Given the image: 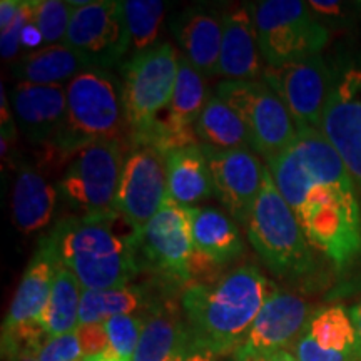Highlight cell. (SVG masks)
<instances>
[{"label":"cell","instance_id":"29","mask_svg":"<svg viewBox=\"0 0 361 361\" xmlns=\"http://www.w3.org/2000/svg\"><path fill=\"white\" fill-rule=\"evenodd\" d=\"M146 306V296L139 286L111 288V290H82L79 326L106 323L121 314H133Z\"/></svg>","mask_w":361,"mask_h":361},{"label":"cell","instance_id":"36","mask_svg":"<svg viewBox=\"0 0 361 361\" xmlns=\"http://www.w3.org/2000/svg\"><path fill=\"white\" fill-rule=\"evenodd\" d=\"M22 0H2L0 2V30H6L20 11Z\"/></svg>","mask_w":361,"mask_h":361},{"label":"cell","instance_id":"38","mask_svg":"<svg viewBox=\"0 0 361 361\" xmlns=\"http://www.w3.org/2000/svg\"><path fill=\"white\" fill-rule=\"evenodd\" d=\"M40 348L42 345H32V346H24V348L17 350L16 353L11 355L7 361H40Z\"/></svg>","mask_w":361,"mask_h":361},{"label":"cell","instance_id":"9","mask_svg":"<svg viewBox=\"0 0 361 361\" xmlns=\"http://www.w3.org/2000/svg\"><path fill=\"white\" fill-rule=\"evenodd\" d=\"M121 141L90 142L72 156L62 176V197L80 214L107 213L114 209L124 169Z\"/></svg>","mask_w":361,"mask_h":361},{"label":"cell","instance_id":"30","mask_svg":"<svg viewBox=\"0 0 361 361\" xmlns=\"http://www.w3.org/2000/svg\"><path fill=\"white\" fill-rule=\"evenodd\" d=\"M124 17L134 54L156 45L162 19L164 2L161 0H126Z\"/></svg>","mask_w":361,"mask_h":361},{"label":"cell","instance_id":"31","mask_svg":"<svg viewBox=\"0 0 361 361\" xmlns=\"http://www.w3.org/2000/svg\"><path fill=\"white\" fill-rule=\"evenodd\" d=\"M144 316L137 314H121L107 319L104 323L109 338V351H112L121 361H133L139 340L146 326Z\"/></svg>","mask_w":361,"mask_h":361},{"label":"cell","instance_id":"5","mask_svg":"<svg viewBox=\"0 0 361 361\" xmlns=\"http://www.w3.org/2000/svg\"><path fill=\"white\" fill-rule=\"evenodd\" d=\"M247 238L263 263L279 276L301 274L313 264L303 228L295 211L278 191L268 166L247 224Z\"/></svg>","mask_w":361,"mask_h":361},{"label":"cell","instance_id":"22","mask_svg":"<svg viewBox=\"0 0 361 361\" xmlns=\"http://www.w3.org/2000/svg\"><path fill=\"white\" fill-rule=\"evenodd\" d=\"M202 351L197 348L186 319L171 305L161 306L146 319L133 361H173Z\"/></svg>","mask_w":361,"mask_h":361},{"label":"cell","instance_id":"41","mask_svg":"<svg viewBox=\"0 0 361 361\" xmlns=\"http://www.w3.org/2000/svg\"><path fill=\"white\" fill-rule=\"evenodd\" d=\"M268 361H298L296 356L288 350H281L278 353L268 356Z\"/></svg>","mask_w":361,"mask_h":361},{"label":"cell","instance_id":"40","mask_svg":"<svg viewBox=\"0 0 361 361\" xmlns=\"http://www.w3.org/2000/svg\"><path fill=\"white\" fill-rule=\"evenodd\" d=\"M214 356L211 353H206V351H196V353L180 356V358H176L173 361H213Z\"/></svg>","mask_w":361,"mask_h":361},{"label":"cell","instance_id":"8","mask_svg":"<svg viewBox=\"0 0 361 361\" xmlns=\"http://www.w3.org/2000/svg\"><path fill=\"white\" fill-rule=\"evenodd\" d=\"M214 94L238 112L250 135L251 149L266 164L295 142L298 129L284 102L264 80H223Z\"/></svg>","mask_w":361,"mask_h":361},{"label":"cell","instance_id":"17","mask_svg":"<svg viewBox=\"0 0 361 361\" xmlns=\"http://www.w3.org/2000/svg\"><path fill=\"white\" fill-rule=\"evenodd\" d=\"M310 318V306L303 298L274 290L256 316L245 345L236 353L268 358L286 350L303 335Z\"/></svg>","mask_w":361,"mask_h":361},{"label":"cell","instance_id":"37","mask_svg":"<svg viewBox=\"0 0 361 361\" xmlns=\"http://www.w3.org/2000/svg\"><path fill=\"white\" fill-rule=\"evenodd\" d=\"M310 11L318 13L319 17H338L341 13V2L336 0H329V2H323V0H311L308 2Z\"/></svg>","mask_w":361,"mask_h":361},{"label":"cell","instance_id":"13","mask_svg":"<svg viewBox=\"0 0 361 361\" xmlns=\"http://www.w3.org/2000/svg\"><path fill=\"white\" fill-rule=\"evenodd\" d=\"M322 133L336 149L361 192V62L335 74Z\"/></svg>","mask_w":361,"mask_h":361},{"label":"cell","instance_id":"18","mask_svg":"<svg viewBox=\"0 0 361 361\" xmlns=\"http://www.w3.org/2000/svg\"><path fill=\"white\" fill-rule=\"evenodd\" d=\"M291 353L298 361H361L350 311L329 306L311 314Z\"/></svg>","mask_w":361,"mask_h":361},{"label":"cell","instance_id":"21","mask_svg":"<svg viewBox=\"0 0 361 361\" xmlns=\"http://www.w3.org/2000/svg\"><path fill=\"white\" fill-rule=\"evenodd\" d=\"M174 37L183 49V56L202 75L218 74L223 16L200 7H189L171 22Z\"/></svg>","mask_w":361,"mask_h":361},{"label":"cell","instance_id":"11","mask_svg":"<svg viewBox=\"0 0 361 361\" xmlns=\"http://www.w3.org/2000/svg\"><path fill=\"white\" fill-rule=\"evenodd\" d=\"M147 266L176 283H188L194 274L196 252L191 236L189 207L168 196L154 218L141 229L137 256Z\"/></svg>","mask_w":361,"mask_h":361},{"label":"cell","instance_id":"1","mask_svg":"<svg viewBox=\"0 0 361 361\" xmlns=\"http://www.w3.org/2000/svg\"><path fill=\"white\" fill-rule=\"evenodd\" d=\"M266 166L311 246L338 268L360 255L361 207L356 186L322 130H300L295 142Z\"/></svg>","mask_w":361,"mask_h":361},{"label":"cell","instance_id":"3","mask_svg":"<svg viewBox=\"0 0 361 361\" xmlns=\"http://www.w3.org/2000/svg\"><path fill=\"white\" fill-rule=\"evenodd\" d=\"M273 291L268 278L247 264L213 283L191 284L180 305L197 348L213 356L236 353Z\"/></svg>","mask_w":361,"mask_h":361},{"label":"cell","instance_id":"24","mask_svg":"<svg viewBox=\"0 0 361 361\" xmlns=\"http://www.w3.org/2000/svg\"><path fill=\"white\" fill-rule=\"evenodd\" d=\"M166 156L168 196L184 207L214 196L216 186L201 144L169 151Z\"/></svg>","mask_w":361,"mask_h":361},{"label":"cell","instance_id":"20","mask_svg":"<svg viewBox=\"0 0 361 361\" xmlns=\"http://www.w3.org/2000/svg\"><path fill=\"white\" fill-rule=\"evenodd\" d=\"M11 104L27 139L49 146L66 121V85L19 82L12 89Z\"/></svg>","mask_w":361,"mask_h":361},{"label":"cell","instance_id":"4","mask_svg":"<svg viewBox=\"0 0 361 361\" xmlns=\"http://www.w3.org/2000/svg\"><path fill=\"white\" fill-rule=\"evenodd\" d=\"M66 121L49 144L54 152L74 156L96 141H121L129 133L123 82L106 69H87L66 84Z\"/></svg>","mask_w":361,"mask_h":361},{"label":"cell","instance_id":"15","mask_svg":"<svg viewBox=\"0 0 361 361\" xmlns=\"http://www.w3.org/2000/svg\"><path fill=\"white\" fill-rule=\"evenodd\" d=\"M213 173L216 196L231 218L247 229L252 209L264 183L266 166L251 149H223L201 144Z\"/></svg>","mask_w":361,"mask_h":361},{"label":"cell","instance_id":"6","mask_svg":"<svg viewBox=\"0 0 361 361\" xmlns=\"http://www.w3.org/2000/svg\"><path fill=\"white\" fill-rule=\"evenodd\" d=\"M178 66L179 54L176 47L162 42L134 54L121 67L124 106L133 146L142 141L157 117L168 109Z\"/></svg>","mask_w":361,"mask_h":361},{"label":"cell","instance_id":"12","mask_svg":"<svg viewBox=\"0 0 361 361\" xmlns=\"http://www.w3.org/2000/svg\"><path fill=\"white\" fill-rule=\"evenodd\" d=\"M64 44L79 51L97 69H109L130 49L124 2L96 0L74 7Z\"/></svg>","mask_w":361,"mask_h":361},{"label":"cell","instance_id":"35","mask_svg":"<svg viewBox=\"0 0 361 361\" xmlns=\"http://www.w3.org/2000/svg\"><path fill=\"white\" fill-rule=\"evenodd\" d=\"M75 335L79 338L80 350H82L84 358H92L109 348V338L104 323H90L80 324L75 329Z\"/></svg>","mask_w":361,"mask_h":361},{"label":"cell","instance_id":"27","mask_svg":"<svg viewBox=\"0 0 361 361\" xmlns=\"http://www.w3.org/2000/svg\"><path fill=\"white\" fill-rule=\"evenodd\" d=\"M196 135L201 144L231 151L251 149L250 135L243 119L223 99L209 94L207 102L196 123Z\"/></svg>","mask_w":361,"mask_h":361},{"label":"cell","instance_id":"19","mask_svg":"<svg viewBox=\"0 0 361 361\" xmlns=\"http://www.w3.org/2000/svg\"><path fill=\"white\" fill-rule=\"evenodd\" d=\"M264 69L266 62L261 56L250 4L224 11L218 74L226 80H259L263 79Z\"/></svg>","mask_w":361,"mask_h":361},{"label":"cell","instance_id":"23","mask_svg":"<svg viewBox=\"0 0 361 361\" xmlns=\"http://www.w3.org/2000/svg\"><path fill=\"white\" fill-rule=\"evenodd\" d=\"M191 236L196 259L224 264L245 251V243L236 223L216 207H189Z\"/></svg>","mask_w":361,"mask_h":361},{"label":"cell","instance_id":"2","mask_svg":"<svg viewBox=\"0 0 361 361\" xmlns=\"http://www.w3.org/2000/svg\"><path fill=\"white\" fill-rule=\"evenodd\" d=\"M141 231L116 209L61 219L49 234L57 259L82 290L129 286L139 266Z\"/></svg>","mask_w":361,"mask_h":361},{"label":"cell","instance_id":"34","mask_svg":"<svg viewBox=\"0 0 361 361\" xmlns=\"http://www.w3.org/2000/svg\"><path fill=\"white\" fill-rule=\"evenodd\" d=\"M40 361H84L79 338L74 333L47 338L40 348Z\"/></svg>","mask_w":361,"mask_h":361},{"label":"cell","instance_id":"32","mask_svg":"<svg viewBox=\"0 0 361 361\" xmlns=\"http://www.w3.org/2000/svg\"><path fill=\"white\" fill-rule=\"evenodd\" d=\"M74 7L69 2L62 0H39L37 8H35L34 24L42 35L44 45H57L64 44L69 30L71 17Z\"/></svg>","mask_w":361,"mask_h":361},{"label":"cell","instance_id":"43","mask_svg":"<svg viewBox=\"0 0 361 361\" xmlns=\"http://www.w3.org/2000/svg\"><path fill=\"white\" fill-rule=\"evenodd\" d=\"M233 361H268V358H264V356H250V355L234 353Z\"/></svg>","mask_w":361,"mask_h":361},{"label":"cell","instance_id":"14","mask_svg":"<svg viewBox=\"0 0 361 361\" xmlns=\"http://www.w3.org/2000/svg\"><path fill=\"white\" fill-rule=\"evenodd\" d=\"M168 197L166 156L152 146H134L126 157L114 209L139 231Z\"/></svg>","mask_w":361,"mask_h":361},{"label":"cell","instance_id":"10","mask_svg":"<svg viewBox=\"0 0 361 361\" xmlns=\"http://www.w3.org/2000/svg\"><path fill=\"white\" fill-rule=\"evenodd\" d=\"M263 80L284 102L300 130H322L335 74L324 59L313 56L281 66H266Z\"/></svg>","mask_w":361,"mask_h":361},{"label":"cell","instance_id":"39","mask_svg":"<svg viewBox=\"0 0 361 361\" xmlns=\"http://www.w3.org/2000/svg\"><path fill=\"white\" fill-rule=\"evenodd\" d=\"M351 322L355 324L356 329V338H358V348H360V355H361V303L356 305L353 310L350 311Z\"/></svg>","mask_w":361,"mask_h":361},{"label":"cell","instance_id":"25","mask_svg":"<svg viewBox=\"0 0 361 361\" xmlns=\"http://www.w3.org/2000/svg\"><path fill=\"white\" fill-rule=\"evenodd\" d=\"M92 64L79 51L67 44H57L29 52L12 66L19 82L40 85H64Z\"/></svg>","mask_w":361,"mask_h":361},{"label":"cell","instance_id":"28","mask_svg":"<svg viewBox=\"0 0 361 361\" xmlns=\"http://www.w3.org/2000/svg\"><path fill=\"white\" fill-rule=\"evenodd\" d=\"M80 298H82V286L79 279L72 271L61 264L54 279L51 298L40 318V324L47 338L67 335L78 329Z\"/></svg>","mask_w":361,"mask_h":361},{"label":"cell","instance_id":"33","mask_svg":"<svg viewBox=\"0 0 361 361\" xmlns=\"http://www.w3.org/2000/svg\"><path fill=\"white\" fill-rule=\"evenodd\" d=\"M37 4L39 0H22L20 11L12 24L6 30H0V52L7 61H12L19 52V47H22V34H24L25 27L34 22Z\"/></svg>","mask_w":361,"mask_h":361},{"label":"cell","instance_id":"42","mask_svg":"<svg viewBox=\"0 0 361 361\" xmlns=\"http://www.w3.org/2000/svg\"><path fill=\"white\" fill-rule=\"evenodd\" d=\"M84 361H121L117 356L112 353V351L106 350L104 353L97 355V356H92V358H84Z\"/></svg>","mask_w":361,"mask_h":361},{"label":"cell","instance_id":"7","mask_svg":"<svg viewBox=\"0 0 361 361\" xmlns=\"http://www.w3.org/2000/svg\"><path fill=\"white\" fill-rule=\"evenodd\" d=\"M266 66H281L319 56L329 32L300 0H261L250 4Z\"/></svg>","mask_w":361,"mask_h":361},{"label":"cell","instance_id":"16","mask_svg":"<svg viewBox=\"0 0 361 361\" xmlns=\"http://www.w3.org/2000/svg\"><path fill=\"white\" fill-rule=\"evenodd\" d=\"M59 266L61 261L57 259L52 243L47 236L42 238L12 298L2 324V336L39 338L45 335L40 318L51 298Z\"/></svg>","mask_w":361,"mask_h":361},{"label":"cell","instance_id":"26","mask_svg":"<svg viewBox=\"0 0 361 361\" xmlns=\"http://www.w3.org/2000/svg\"><path fill=\"white\" fill-rule=\"evenodd\" d=\"M57 191L37 171L24 166L17 174L12 192V216L24 234L37 233L52 221Z\"/></svg>","mask_w":361,"mask_h":361}]
</instances>
